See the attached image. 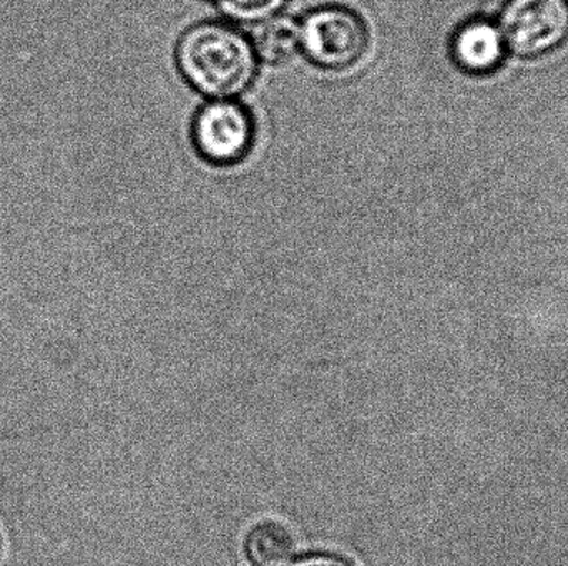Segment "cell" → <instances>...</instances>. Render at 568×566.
Segmentation results:
<instances>
[{
	"instance_id": "5b68a950",
	"label": "cell",
	"mask_w": 568,
	"mask_h": 566,
	"mask_svg": "<svg viewBox=\"0 0 568 566\" xmlns=\"http://www.w3.org/2000/svg\"><path fill=\"white\" fill-rule=\"evenodd\" d=\"M506 55L503 32L490 20H469L454 35L453 59L464 72L489 75L500 69Z\"/></svg>"
},
{
	"instance_id": "ba28073f",
	"label": "cell",
	"mask_w": 568,
	"mask_h": 566,
	"mask_svg": "<svg viewBox=\"0 0 568 566\" xmlns=\"http://www.w3.org/2000/svg\"><path fill=\"white\" fill-rule=\"evenodd\" d=\"M287 0H219L229 19L243 23H260L282 12Z\"/></svg>"
},
{
	"instance_id": "3957f363",
	"label": "cell",
	"mask_w": 568,
	"mask_h": 566,
	"mask_svg": "<svg viewBox=\"0 0 568 566\" xmlns=\"http://www.w3.org/2000/svg\"><path fill=\"white\" fill-rule=\"evenodd\" d=\"M499 29L513 55L526 60L550 55L568 40V0H509Z\"/></svg>"
},
{
	"instance_id": "6da1fadb",
	"label": "cell",
	"mask_w": 568,
	"mask_h": 566,
	"mask_svg": "<svg viewBox=\"0 0 568 566\" xmlns=\"http://www.w3.org/2000/svg\"><path fill=\"white\" fill-rule=\"evenodd\" d=\"M176 62L186 82L212 100L235 99L255 79L258 56L236 27L205 22L183 33Z\"/></svg>"
},
{
	"instance_id": "9c48e42d",
	"label": "cell",
	"mask_w": 568,
	"mask_h": 566,
	"mask_svg": "<svg viewBox=\"0 0 568 566\" xmlns=\"http://www.w3.org/2000/svg\"><path fill=\"white\" fill-rule=\"evenodd\" d=\"M287 566H351V564L336 555L314 554L297 558Z\"/></svg>"
},
{
	"instance_id": "52a82bcc",
	"label": "cell",
	"mask_w": 568,
	"mask_h": 566,
	"mask_svg": "<svg viewBox=\"0 0 568 566\" xmlns=\"http://www.w3.org/2000/svg\"><path fill=\"white\" fill-rule=\"evenodd\" d=\"M245 548L256 566H282L293 555L294 538L278 522H263L250 532Z\"/></svg>"
},
{
	"instance_id": "7a4b0ae2",
	"label": "cell",
	"mask_w": 568,
	"mask_h": 566,
	"mask_svg": "<svg viewBox=\"0 0 568 566\" xmlns=\"http://www.w3.org/2000/svg\"><path fill=\"white\" fill-rule=\"evenodd\" d=\"M300 45L307 60L321 69H347L366 50V25L346 7H321L301 20Z\"/></svg>"
},
{
	"instance_id": "8992f818",
	"label": "cell",
	"mask_w": 568,
	"mask_h": 566,
	"mask_svg": "<svg viewBox=\"0 0 568 566\" xmlns=\"http://www.w3.org/2000/svg\"><path fill=\"white\" fill-rule=\"evenodd\" d=\"M252 45L258 60L268 63L287 62L301 50L300 23L287 17H273L258 23Z\"/></svg>"
},
{
	"instance_id": "277c9868",
	"label": "cell",
	"mask_w": 568,
	"mask_h": 566,
	"mask_svg": "<svg viewBox=\"0 0 568 566\" xmlns=\"http://www.w3.org/2000/svg\"><path fill=\"white\" fill-rule=\"evenodd\" d=\"M255 142V122L248 110L233 99L212 100L196 113L193 143L212 165L242 162Z\"/></svg>"
}]
</instances>
